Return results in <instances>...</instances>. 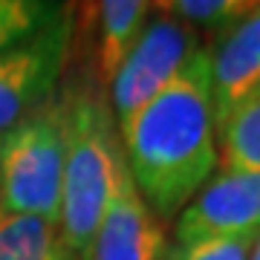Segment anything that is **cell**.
<instances>
[{
  "instance_id": "obj_1",
  "label": "cell",
  "mask_w": 260,
  "mask_h": 260,
  "mask_svg": "<svg viewBox=\"0 0 260 260\" xmlns=\"http://www.w3.org/2000/svg\"><path fill=\"white\" fill-rule=\"evenodd\" d=\"M214 127L211 64L208 49L200 47L119 130L130 179L159 217L177 214L208 182L217 165Z\"/></svg>"
},
{
  "instance_id": "obj_2",
  "label": "cell",
  "mask_w": 260,
  "mask_h": 260,
  "mask_svg": "<svg viewBox=\"0 0 260 260\" xmlns=\"http://www.w3.org/2000/svg\"><path fill=\"white\" fill-rule=\"evenodd\" d=\"M67 107V159L58 229L78 260L90 249L124 171L119 124L99 78H70L61 87Z\"/></svg>"
},
{
  "instance_id": "obj_3",
  "label": "cell",
  "mask_w": 260,
  "mask_h": 260,
  "mask_svg": "<svg viewBox=\"0 0 260 260\" xmlns=\"http://www.w3.org/2000/svg\"><path fill=\"white\" fill-rule=\"evenodd\" d=\"M67 159V107L58 90L0 139V214L55 220Z\"/></svg>"
},
{
  "instance_id": "obj_4",
  "label": "cell",
  "mask_w": 260,
  "mask_h": 260,
  "mask_svg": "<svg viewBox=\"0 0 260 260\" xmlns=\"http://www.w3.org/2000/svg\"><path fill=\"white\" fill-rule=\"evenodd\" d=\"M73 6H61L44 29L0 55V139L58 93L73 47Z\"/></svg>"
},
{
  "instance_id": "obj_5",
  "label": "cell",
  "mask_w": 260,
  "mask_h": 260,
  "mask_svg": "<svg viewBox=\"0 0 260 260\" xmlns=\"http://www.w3.org/2000/svg\"><path fill=\"white\" fill-rule=\"evenodd\" d=\"M200 47L203 44H200L197 29H191L165 9L153 15V20L142 29V35L136 38L133 49L119 64L110 81V110L116 116L119 130L159 90H165L171 78L182 70V64Z\"/></svg>"
},
{
  "instance_id": "obj_6",
  "label": "cell",
  "mask_w": 260,
  "mask_h": 260,
  "mask_svg": "<svg viewBox=\"0 0 260 260\" xmlns=\"http://www.w3.org/2000/svg\"><path fill=\"white\" fill-rule=\"evenodd\" d=\"M260 234V171H223L179 214L177 243Z\"/></svg>"
},
{
  "instance_id": "obj_7",
  "label": "cell",
  "mask_w": 260,
  "mask_h": 260,
  "mask_svg": "<svg viewBox=\"0 0 260 260\" xmlns=\"http://www.w3.org/2000/svg\"><path fill=\"white\" fill-rule=\"evenodd\" d=\"M90 260H168L165 232L124 168L104 211Z\"/></svg>"
},
{
  "instance_id": "obj_8",
  "label": "cell",
  "mask_w": 260,
  "mask_h": 260,
  "mask_svg": "<svg viewBox=\"0 0 260 260\" xmlns=\"http://www.w3.org/2000/svg\"><path fill=\"white\" fill-rule=\"evenodd\" d=\"M208 64L214 121L217 127H223L234 107L260 84V3L214 38Z\"/></svg>"
},
{
  "instance_id": "obj_9",
  "label": "cell",
  "mask_w": 260,
  "mask_h": 260,
  "mask_svg": "<svg viewBox=\"0 0 260 260\" xmlns=\"http://www.w3.org/2000/svg\"><path fill=\"white\" fill-rule=\"evenodd\" d=\"M150 3L145 0H102L95 6V23H99V67L95 78L102 87H110L119 64L127 58L136 38L145 29L150 15Z\"/></svg>"
},
{
  "instance_id": "obj_10",
  "label": "cell",
  "mask_w": 260,
  "mask_h": 260,
  "mask_svg": "<svg viewBox=\"0 0 260 260\" xmlns=\"http://www.w3.org/2000/svg\"><path fill=\"white\" fill-rule=\"evenodd\" d=\"M0 260H78L55 220L0 214Z\"/></svg>"
},
{
  "instance_id": "obj_11",
  "label": "cell",
  "mask_w": 260,
  "mask_h": 260,
  "mask_svg": "<svg viewBox=\"0 0 260 260\" xmlns=\"http://www.w3.org/2000/svg\"><path fill=\"white\" fill-rule=\"evenodd\" d=\"M223 171H260V84L220 127Z\"/></svg>"
},
{
  "instance_id": "obj_12",
  "label": "cell",
  "mask_w": 260,
  "mask_h": 260,
  "mask_svg": "<svg viewBox=\"0 0 260 260\" xmlns=\"http://www.w3.org/2000/svg\"><path fill=\"white\" fill-rule=\"evenodd\" d=\"M61 3L44 0H0V55L23 44L58 15Z\"/></svg>"
},
{
  "instance_id": "obj_13",
  "label": "cell",
  "mask_w": 260,
  "mask_h": 260,
  "mask_svg": "<svg viewBox=\"0 0 260 260\" xmlns=\"http://www.w3.org/2000/svg\"><path fill=\"white\" fill-rule=\"evenodd\" d=\"M159 9L171 12L174 18H179L182 23L194 29H217L223 32L240 20L246 12H251L254 3H243V0H171V3H156Z\"/></svg>"
},
{
  "instance_id": "obj_14",
  "label": "cell",
  "mask_w": 260,
  "mask_h": 260,
  "mask_svg": "<svg viewBox=\"0 0 260 260\" xmlns=\"http://www.w3.org/2000/svg\"><path fill=\"white\" fill-rule=\"evenodd\" d=\"M254 234L208 237L197 243H177L168 249V260H249L254 249Z\"/></svg>"
},
{
  "instance_id": "obj_15",
  "label": "cell",
  "mask_w": 260,
  "mask_h": 260,
  "mask_svg": "<svg viewBox=\"0 0 260 260\" xmlns=\"http://www.w3.org/2000/svg\"><path fill=\"white\" fill-rule=\"evenodd\" d=\"M249 260H260V234H257V240H254V249H251V257Z\"/></svg>"
}]
</instances>
